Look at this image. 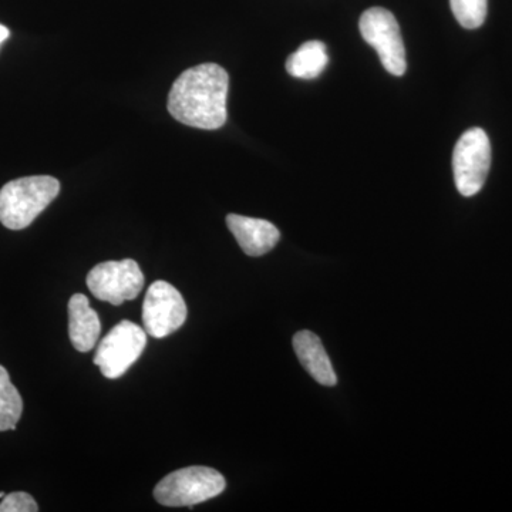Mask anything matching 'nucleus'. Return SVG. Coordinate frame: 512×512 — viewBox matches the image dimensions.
<instances>
[{
  "label": "nucleus",
  "mask_w": 512,
  "mask_h": 512,
  "mask_svg": "<svg viewBox=\"0 0 512 512\" xmlns=\"http://www.w3.org/2000/svg\"><path fill=\"white\" fill-rule=\"evenodd\" d=\"M454 18L463 28L477 29L487 18V0H450Z\"/></svg>",
  "instance_id": "4468645a"
},
{
  "label": "nucleus",
  "mask_w": 512,
  "mask_h": 512,
  "mask_svg": "<svg viewBox=\"0 0 512 512\" xmlns=\"http://www.w3.org/2000/svg\"><path fill=\"white\" fill-rule=\"evenodd\" d=\"M147 332L130 320H123L104 336L94 355V365L107 379H119L143 355Z\"/></svg>",
  "instance_id": "39448f33"
},
{
  "label": "nucleus",
  "mask_w": 512,
  "mask_h": 512,
  "mask_svg": "<svg viewBox=\"0 0 512 512\" xmlns=\"http://www.w3.org/2000/svg\"><path fill=\"white\" fill-rule=\"evenodd\" d=\"M229 76L220 64L204 63L185 70L168 93L167 109L185 126L218 130L228 119Z\"/></svg>",
  "instance_id": "f257e3e1"
},
{
  "label": "nucleus",
  "mask_w": 512,
  "mask_h": 512,
  "mask_svg": "<svg viewBox=\"0 0 512 512\" xmlns=\"http://www.w3.org/2000/svg\"><path fill=\"white\" fill-rule=\"evenodd\" d=\"M59 192V181L50 175L10 181L0 190V222L13 231L28 228L56 200Z\"/></svg>",
  "instance_id": "f03ea898"
},
{
  "label": "nucleus",
  "mask_w": 512,
  "mask_h": 512,
  "mask_svg": "<svg viewBox=\"0 0 512 512\" xmlns=\"http://www.w3.org/2000/svg\"><path fill=\"white\" fill-rule=\"evenodd\" d=\"M5 493H3V491H0V500H2L3 497H5Z\"/></svg>",
  "instance_id": "f3484780"
},
{
  "label": "nucleus",
  "mask_w": 512,
  "mask_h": 512,
  "mask_svg": "<svg viewBox=\"0 0 512 512\" xmlns=\"http://www.w3.org/2000/svg\"><path fill=\"white\" fill-rule=\"evenodd\" d=\"M490 167V138L483 128H470L454 147L453 171L458 192L464 197L478 194L484 187Z\"/></svg>",
  "instance_id": "20e7f679"
},
{
  "label": "nucleus",
  "mask_w": 512,
  "mask_h": 512,
  "mask_svg": "<svg viewBox=\"0 0 512 512\" xmlns=\"http://www.w3.org/2000/svg\"><path fill=\"white\" fill-rule=\"evenodd\" d=\"M9 35V29L6 26L0 25V45L8 39Z\"/></svg>",
  "instance_id": "dca6fc26"
},
{
  "label": "nucleus",
  "mask_w": 512,
  "mask_h": 512,
  "mask_svg": "<svg viewBox=\"0 0 512 512\" xmlns=\"http://www.w3.org/2000/svg\"><path fill=\"white\" fill-rule=\"evenodd\" d=\"M22 412V396L10 382L8 370L0 366V431L16 430Z\"/></svg>",
  "instance_id": "ddd939ff"
},
{
  "label": "nucleus",
  "mask_w": 512,
  "mask_h": 512,
  "mask_svg": "<svg viewBox=\"0 0 512 512\" xmlns=\"http://www.w3.org/2000/svg\"><path fill=\"white\" fill-rule=\"evenodd\" d=\"M293 350L299 357V362L319 384L332 387L338 383V377L335 375L332 363L322 340L311 330H302L293 336Z\"/></svg>",
  "instance_id": "9b49d317"
},
{
  "label": "nucleus",
  "mask_w": 512,
  "mask_h": 512,
  "mask_svg": "<svg viewBox=\"0 0 512 512\" xmlns=\"http://www.w3.org/2000/svg\"><path fill=\"white\" fill-rule=\"evenodd\" d=\"M229 231L249 256H262L272 251L278 244L281 234L272 222L244 215L229 214L227 217Z\"/></svg>",
  "instance_id": "1a4fd4ad"
},
{
  "label": "nucleus",
  "mask_w": 512,
  "mask_h": 512,
  "mask_svg": "<svg viewBox=\"0 0 512 512\" xmlns=\"http://www.w3.org/2000/svg\"><path fill=\"white\" fill-rule=\"evenodd\" d=\"M101 322L83 293H76L69 302V335L77 352H90L99 342Z\"/></svg>",
  "instance_id": "9d476101"
},
{
  "label": "nucleus",
  "mask_w": 512,
  "mask_h": 512,
  "mask_svg": "<svg viewBox=\"0 0 512 512\" xmlns=\"http://www.w3.org/2000/svg\"><path fill=\"white\" fill-rule=\"evenodd\" d=\"M39 507L35 498L28 493H12L5 495L0 503V512H37Z\"/></svg>",
  "instance_id": "2eb2a0df"
},
{
  "label": "nucleus",
  "mask_w": 512,
  "mask_h": 512,
  "mask_svg": "<svg viewBox=\"0 0 512 512\" xmlns=\"http://www.w3.org/2000/svg\"><path fill=\"white\" fill-rule=\"evenodd\" d=\"M87 286L100 301L119 306L140 295L144 288V275L133 259L101 262L87 275Z\"/></svg>",
  "instance_id": "0eeeda50"
},
{
  "label": "nucleus",
  "mask_w": 512,
  "mask_h": 512,
  "mask_svg": "<svg viewBox=\"0 0 512 512\" xmlns=\"http://www.w3.org/2000/svg\"><path fill=\"white\" fill-rule=\"evenodd\" d=\"M227 487L221 473L210 467L181 468L154 488V498L164 507H194L218 497Z\"/></svg>",
  "instance_id": "7ed1b4c3"
},
{
  "label": "nucleus",
  "mask_w": 512,
  "mask_h": 512,
  "mask_svg": "<svg viewBox=\"0 0 512 512\" xmlns=\"http://www.w3.org/2000/svg\"><path fill=\"white\" fill-rule=\"evenodd\" d=\"M187 319L183 295L165 281L154 282L148 288L143 303V325L148 336L163 339L177 332Z\"/></svg>",
  "instance_id": "6e6552de"
},
{
  "label": "nucleus",
  "mask_w": 512,
  "mask_h": 512,
  "mask_svg": "<svg viewBox=\"0 0 512 512\" xmlns=\"http://www.w3.org/2000/svg\"><path fill=\"white\" fill-rule=\"evenodd\" d=\"M329 63L328 49L319 40L303 43L286 60V70L296 79L313 80L319 77Z\"/></svg>",
  "instance_id": "f8f14e48"
},
{
  "label": "nucleus",
  "mask_w": 512,
  "mask_h": 512,
  "mask_svg": "<svg viewBox=\"0 0 512 512\" xmlns=\"http://www.w3.org/2000/svg\"><path fill=\"white\" fill-rule=\"evenodd\" d=\"M359 28L365 42L379 53L384 69L393 76H403L407 69L406 50L393 13L383 8L367 9Z\"/></svg>",
  "instance_id": "423d86ee"
}]
</instances>
